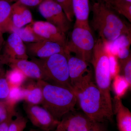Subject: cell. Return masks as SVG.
Instances as JSON below:
<instances>
[{
    "mask_svg": "<svg viewBox=\"0 0 131 131\" xmlns=\"http://www.w3.org/2000/svg\"><path fill=\"white\" fill-rule=\"evenodd\" d=\"M93 16L90 25L106 43L126 36L131 39V26L121 18L116 12L103 0L94 3L91 7Z\"/></svg>",
    "mask_w": 131,
    "mask_h": 131,
    "instance_id": "obj_1",
    "label": "cell"
},
{
    "mask_svg": "<svg viewBox=\"0 0 131 131\" xmlns=\"http://www.w3.org/2000/svg\"><path fill=\"white\" fill-rule=\"evenodd\" d=\"M37 82L43 93L41 105L56 119L60 121L66 114L75 110L77 98L73 90L42 80Z\"/></svg>",
    "mask_w": 131,
    "mask_h": 131,
    "instance_id": "obj_2",
    "label": "cell"
},
{
    "mask_svg": "<svg viewBox=\"0 0 131 131\" xmlns=\"http://www.w3.org/2000/svg\"><path fill=\"white\" fill-rule=\"evenodd\" d=\"M74 91L83 113L94 122L103 123L112 120L114 113L109 109L93 81Z\"/></svg>",
    "mask_w": 131,
    "mask_h": 131,
    "instance_id": "obj_3",
    "label": "cell"
},
{
    "mask_svg": "<svg viewBox=\"0 0 131 131\" xmlns=\"http://www.w3.org/2000/svg\"><path fill=\"white\" fill-rule=\"evenodd\" d=\"M91 64L94 71L95 82L110 110L113 112L110 94L111 78L108 50L106 43L100 38L96 40Z\"/></svg>",
    "mask_w": 131,
    "mask_h": 131,
    "instance_id": "obj_4",
    "label": "cell"
},
{
    "mask_svg": "<svg viewBox=\"0 0 131 131\" xmlns=\"http://www.w3.org/2000/svg\"><path fill=\"white\" fill-rule=\"evenodd\" d=\"M31 61L40 68L42 80L50 84L73 90L71 85L66 54L58 53L43 59L32 58Z\"/></svg>",
    "mask_w": 131,
    "mask_h": 131,
    "instance_id": "obj_5",
    "label": "cell"
},
{
    "mask_svg": "<svg viewBox=\"0 0 131 131\" xmlns=\"http://www.w3.org/2000/svg\"><path fill=\"white\" fill-rule=\"evenodd\" d=\"M95 42L91 28L74 25L64 47L66 54H74L91 63Z\"/></svg>",
    "mask_w": 131,
    "mask_h": 131,
    "instance_id": "obj_6",
    "label": "cell"
},
{
    "mask_svg": "<svg viewBox=\"0 0 131 131\" xmlns=\"http://www.w3.org/2000/svg\"><path fill=\"white\" fill-rule=\"evenodd\" d=\"M66 54L71 85L73 91L93 81V71L89 63L71 54Z\"/></svg>",
    "mask_w": 131,
    "mask_h": 131,
    "instance_id": "obj_7",
    "label": "cell"
},
{
    "mask_svg": "<svg viewBox=\"0 0 131 131\" xmlns=\"http://www.w3.org/2000/svg\"><path fill=\"white\" fill-rule=\"evenodd\" d=\"M39 12L47 22L66 34L69 30V21L61 6L55 0H43L39 5Z\"/></svg>",
    "mask_w": 131,
    "mask_h": 131,
    "instance_id": "obj_8",
    "label": "cell"
},
{
    "mask_svg": "<svg viewBox=\"0 0 131 131\" xmlns=\"http://www.w3.org/2000/svg\"><path fill=\"white\" fill-rule=\"evenodd\" d=\"M23 107L31 123L42 131H52L56 129L60 121L56 119L43 107L25 103Z\"/></svg>",
    "mask_w": 131,
    "mask_h": 131,
    "instance_id": "obj_9",
    "label": "cell"
},
{
    "mask_svg": "<svg viewBox=\"0 0 131 131\" xmlns=\"http://www.w3.org/2000/svg\"><path fill=\"white\" fill-rule=\"evenodd\" d=\"M95 122L84 113L75 110L66 114L61 120L56 128L57 131H88Z\"/></svg>",
    "mask_w": 131,
    "mask_h": 131,
    "instance_id": "obj_10",
    "label": "cell"
},
{
    "mask_svg": "<svg viewBox=\"0 0 131 131\" xmlns=\"http://www.w3.org/2000/svg\"><path fill=\"white\" fill-rule=\"evenodd\" d=\"M25 44L27 55L35 58H46L54 55L66 54L65 48L57 43L44 40Z\"/></svg>",
    "mask_w": 131,
    "mask_h": 131,
    "instance_id": "obj_11",
    "label": "cell"
},
{
    "mask_svg": "<svg viewBox=\"0 0 131 131\" xmlns=\"http://www.w3.org/2000/svg\"><path fill=\"white\" fill-rule=\"evenodd\" d=\"M33 30L45 40L57 43L65 47L67 43L66 34L47 21H34L31 24Z\"/></svg>",
    "mask_w": 131,
    "mask_h": 131,
    "instance_id": "obj_12",
    "label": "cell"
},
{
    "mask_svg": "<svg viewBox=\"0 0 131 131\" xmlns=\"http://www.w3.org/2000/svg\"><path fill=\"white\" fill-rule=\"evenodd\" d=\"M0 60L3 64L8 66L11 69L15 68L20 71L29 79L36 81L43 80L40 68L32 61L9 58L1 55H0Z\"/></svg>",
    "mask_w": 131,
    "mask_h": 131,
    "instance_id": "obj_13",
    "label": "cell"
},
{
    "mask_svg": "<svg viewBox=\"0 0 131 131\" xmlns=\"http://www.w3.org/2000/svg\"><path fill=\"white\" fill-rule=\"evenodd\" d=\"M2 56L13 59H28L25 44L16 33H11L5 41Z\"/></svg>",
    "mask_w": 131,
    "mask_h": 131,
    "instance_id": "obj_14",
    "label": "cell"
},
{
    "mask_svg": "<svg viewBox=\"0 0 131 131\" xmlns=\"http://www.w3.org/2000/svg\"><path fill=\"white\" fill-rule=\"evenodd\" d=\"M113 111L116 115L117 126L119 131H131V113L122 103L121 98L114 99Z\"/></svg>",
    "mask_w": 131,
    "mask_h": 131,
    "instance_id": "obj_15",
    "label": "cell"
},
{
    "mask_svg": "<svg viewBox=\"0 0 131 131\" xmlns=\"http://www.w3.org/2000/svg\"><path fill=\"white\" fill-rule=\"evenodd\" d=\"M21 86L24 91L25 103L32 105L41 104L43 93L37 81L28 78Z\"/></svg>",
    "mask_w": 131,
    "mask_h": 131,
    "instance_id": "obj_16",
    "label": "cell"
},
{
    "mask_svg": "<svg viewBox=\"0 0 131 131\" xmlns=\"http://www.w3.org/2000/svg\"><path fill=\"white\" fill-rule=\"evenodd\" d=\"M74 16L75 17V25L91 28L89 24V0H72Z\"/></svg>",
    "mask_w": 131,
    "mask_h": 131,
    "instance_id": "obj_17",
    "label": "cell"
},
{
    "mask_svg": "<svg viewBox=\"0 0 131 131\" xmlns=\"http://www.w3.org/2000/svg\"><path fill=\"white\" fill-rule=\"evenodd\" d=\"M12 20L15 27L21 28L34 22L32 15L27 7L15 2L12 5Z\"/></svg>",
    "mask_w": 131,
    "mask_h": 131,
    "instance_id": "obj_18",
    "label": "cell"
},
{
    "mask_svg": "<svg viewBox=\"0 0 131 131\" xmlns=\"http://www.w3.org/2000/svg\"><path fill=\"white\" fill-rule=\"evenodd\" d=\"M12 5L6 0H0V30L3 33L12 32L14 27L12 17Z\"/></svg>",
    "mask_w": 131,
    "mask_h": 131,
    "instance_id": "obj_19",
    "label": "cell"
},
{
    "mask_svg": "<svg viewBox=\"0 0 131 131\" xmlns=\"http://www.w3.org/2000/svg\"><path fill=\"white\" fill-rule=\"evenodd\" d=\"M12 32L16 33L23 42L27 43H34L45 40L34 32L31 24L21 28H17L14 26Z\"/></svg>",
    "mask_w": 131,
    "mask_h": 131,
    "instance_id": "obj_20",
    "label": "cell"
},
{
    "mask_svg": "<svg viewBox=\"0 0 131 131\" xmlns=\"http://www.w3.org/2000/svg\"><path fill=\"white\" fill-rule=\"evenodd\" d=\"M108 6L131 22V2L125 0H109Z\"/></svg>",
    "mask_w": 131,
    "mask_h": 131,
    "instance_id": "obj_21",
    "label": "cell"
},
{
    "mask_svg": "<svg viewBox=\"0 0 131 131\" xmlns=\"http://www.w3.org/2000/svg\"><path fill=\"white\" fill-rule=\"evenodd\" d=\"M5 78L10 88L21 86L28 78L20 71L15 68L6 71Z\"/></svg>",
    "mask_w": 131,
    "mask_h": 131,
    "instance_id": "obj_22",
    "label": "cell"
},
{
    "mask_svg": "<svg viewBox=\"0 0 131 131\" xmlns=\"http://www.w3.org/2000/svg\"><path fill=\"white\" fill-rule=\"evenodd\" d=\"M119 71L122 76L126 80L130 88L131 87V56L130 53L126 58L119 59Z\"/></svg>",
    "mask_w": 131,
    "mask_h": 131,
    "instance_id": "obj_23",
    "label": "cell"
},
{
    "mask_svg": "<svg viewBox=\"0 0 131 131\" xmlns=\"http://www.w3.org/2000/svg\"><path fill=\"white\" fill-rule=\"evenodd\" d=\"M15 107V106L10 104L7 101H0V124L9 117L17 115Z\"/></svg>",
    "mask_w": 131,
    "mask_h": 131,
    "instance_id": "obj_24",
    "label": "cell"
},
{
    "mask_svg": "<svg viewBox=\"0 0 131 131\" xmlns=\"http://www.w3.org/2000/svg\"><path fill=\"white\" fill-rule=\"evenodd\" d=\"M113 89L116 96L122 97L126 93L130 87L125 78L121 75H117L114 78L113 84Z\"/></svg>",
    "mask_w": 131,
    "mask_h": 131,
    "instance_id": "obj_25",
    "label": "cell"
},
{
    "mask_svg": "<svg viewBox=\"0 0 131 131\" xmlns=\"http://www.w3.org/2000/svg\"><path fill=\"white\" fill-rule=\"evenodd\" d=\"M24 91L21 86L11 87L8 97L6 101L10 104L15 106L18 102L24 100Z\"/></svg>",
    "mask_w": 131,
    "mask_h": 131,
    "instance_id": "obj_26",
    "label": "cell"
},
{
    "mask_svg": "<svg viewBox=\"0 0 131 131\" xmlns=\"http://www.w3.org/2000/svg\"><path fill=\"white\" fill-rule=\"evenodd\" d=\"M16 118L13 119L9 125L7 131H24L28 123L25 117L17 114Z\"/></svg>",
    "mask_w": 131,
    "mask_h": 131,
    "instance_id": "obj_27",
    "label": "cell"
},
{
    "mask_svg": "<svg viewBox=\"0 0 131 131\" xmlns=\"http://www.w3.org/2000/svg\"><path fill=\"white\" fill-rule=\"evenodd\" d=\"M55 1L61 6L69 21L71 22L73 21L74 16L72 7V0Z\"/></svg>",
    "mask_w": 131,
    "mask_h": 131,
    "instance_id": "obj_28",
    "label": "cell"
},
{
    "mask_svg": "<svg viewBox=\"0 0 131 131\" xmlns=\"http://www.w3.org/2000/svg\"><path fill=\"white\" fill-rule=\"evenodd\" d=\"M108 61L111 78H114L119 71V64L116 56L108 51Z\"/></svg>",
    "mask_w": 131,
    "mask_h": 131,
    "instance_id": "obj_29",
    "label": "cell"
},
{
    "mask_svg": "<svg viewBox=\"0 0 131 131\" xmlns=\"http://www.w3.org/2000/svg\"><path fill=\"white\" fill-rule=\"evenodd\" d=\"M10 87L6 78L0 79V101L6 100L8 97Z\"/></svg>",
    "mask_w": 131,
    "mask_h": 131,
    "instance_id": "obj_30",
    "label": "cell"
},
{
    "mask_svg": "<svg viewBox=\"0 0 131 131\" xmlns=\"http://www.w3.org/2000/svg\"><path fill=\"white\" fill-rule=\"evenodd\" d=\"M9 3L18 2L26 6L34 7L39 6L43 0H6Z\"/></svg>",
    "mask_w": 131,
    "mask_h": 131,
    "instance_id": "obj_31",
    "label": "cell"
},
{
    "mask_svg": "<svg viewBox=\"0 0 131 131\" xmlns=\"http://www.w3.org/2000/svg\"><path fill=\"white\" fill-rule=\"evenodd\" d=\"M13 116L9 117L6 120L0 124V131H7L9 125L13 121Z\"/></svg>",
    "mask_w": 131,
    "mask_h": 131,
    "instance_id": "obj_32",
    "label": "cell"
},
{
    "mask_svg": "<svg viewBox=\"0 0 131 131\" xmlns=\"http://www.w3.org/2000/svg\"><path fill=\"white\" fill-rule=\"evenodd\" d=\"M88 131H108L103 123L95 122L93 126Z\"/></svg>",
    "mask_w": 131,
    "mask_h": 131,
    "instance_id": "obj_33",
    "label": "cell"
},
{
    "mask_svg": "<svg viewBox=\"0 0 131 131\" xmlns=\"http://www.w3.org/2000/svg\"><path fill=\"white\" fill-rule=\"evenodd\" d=\"M3 64L0 60V79L5 77L6 71L3 67Z\"/></svg>",
    "mask_w": 131,
    "mask_h": 131,
    "instance_id": "obj_34",
    "label": "cell"
},
{
    "mask_svg": "<svg viewBox=\"0 0 131 131\" xmlns=\"http://www.w3.org/2000/svg\"><path fill=\"white\" fill-rule=\"evenodd\" d=\"M3 34V32L0 30V53L2 50L5 42Z\"/></svg>",
    "mask_w": 131,
    "mask_h": 131,
    "instance_id": "obj_35",
    "label": "cell"
},
{
    "mask_svg": "<svg viewBox=\"0 0 131 131\" xmlns=\"http://www.w3.org/2000/svg\"><path fill=\"white\" fill-rule=\"evenodd\" d=\"M31 131H42L41 130H35V129H31Z\"/></svg>",
    "mask_w": 131,
    "mask_h": 131,
    "instance_id": "obj_36",
    "label": "cell"
},
{
    "mask_svg": "<svg viewBox=\"0 0 131 131\" xmlns=\"http://www.w3.org/2000/svg\"><path fill=\"white\" fill-rule=\"evenodd\" d=\"M103 1H104L105 2L106 4H107L108 3V1L107 0H103Z\"/></svg>",
    "mask_w": 131,
    "mask_h": 131,
    "instance_id": "obj_37",
    "label": "cell"
},
{
    "mask_svg": "<svg viewBox=\"0 0 131 131\" xmlns=\"http://www.w3.org/2000/svg\"><path fill=\"white\" fill-rule=\"evenodd\" d=\"M125 1H127L129 2H131V0H125Z\"/></svg>",
    "mask_w": 131,
    "mask_h": 131,
    "instance_id": "obj_38",
    "label": "cell"
},
{
    "mask_svg": "<svg viewBox=\"0 0 131 131\" xmlns=\"http://www.w3.org/2000/svg\"><path fill=\"white\" fill-rule=\"evenodd\" d=\"M108 1H108H109V0H107ZM107 3V4H108Z\"/></svg>",
    "mask_w": 131,
    "mask_h": 131,
    "instance_id": "obj_39",
    "label": "cell"
},
{
    "mask_svg": "<svg viewBox=\"0 0 131 131\" xmlns=\"http://www.w3.org/2000/svg\"><path fill=\"white\" fill-rule=\"evenodd\" d=\"M29 131H31V130H29Z\"/></svg>",
    "mask_w": 131,
    "mask_h": 131,
    "instance_id": "obj_40",
    "label": "cell"
},
{
    "mask_svg": "<svg viewBox=\"0 0 131 131\" xmlns=\"http://www.w3.org/2000/svg\"><path fill=\"white\" fill-rule=\"evenodd\" d=\"M55 131H56V130H55Z\"/></svg>",
    "mask_w": 131,
    "mask_h": 131,
    "instance_id": "obj_41",
    "label": "cell"
}]
</instances>
